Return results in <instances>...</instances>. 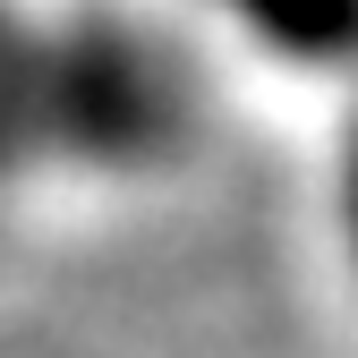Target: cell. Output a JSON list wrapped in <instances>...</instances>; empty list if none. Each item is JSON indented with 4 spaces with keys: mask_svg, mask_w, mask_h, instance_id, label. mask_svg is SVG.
I'll return each instance as SVG.
<instances>
[{
    "mask_svg": "<svg viewBox=\"0 0 358 358\" xmlns=\"http://www.w3.org/2000/svg\"><path fill=\"white\" fill-rule=\"evenodd\" d=\"M222 111L282 145L324 307L358 333V9L196 17Z\"/></svg>",
    "mask_w": 358,
    "mask_h": 358,
    "instance_id": "2",
    "label": "cell"
},
{
    "mask_svg": "<svg viewBox=\"0 0 358 358\" xmlns=\"http://www.w3.org/2000/svg\"><path fill=\"white\" fill-rule=\"evenodd\" d=\"M222 120L196 17L0 9V282L162 205Z\"/></svg>",
    "mask_w": 358,
    "mask_h": 358,
    "instance_id": "1",
    "label": "cell"
}]
</instances>
